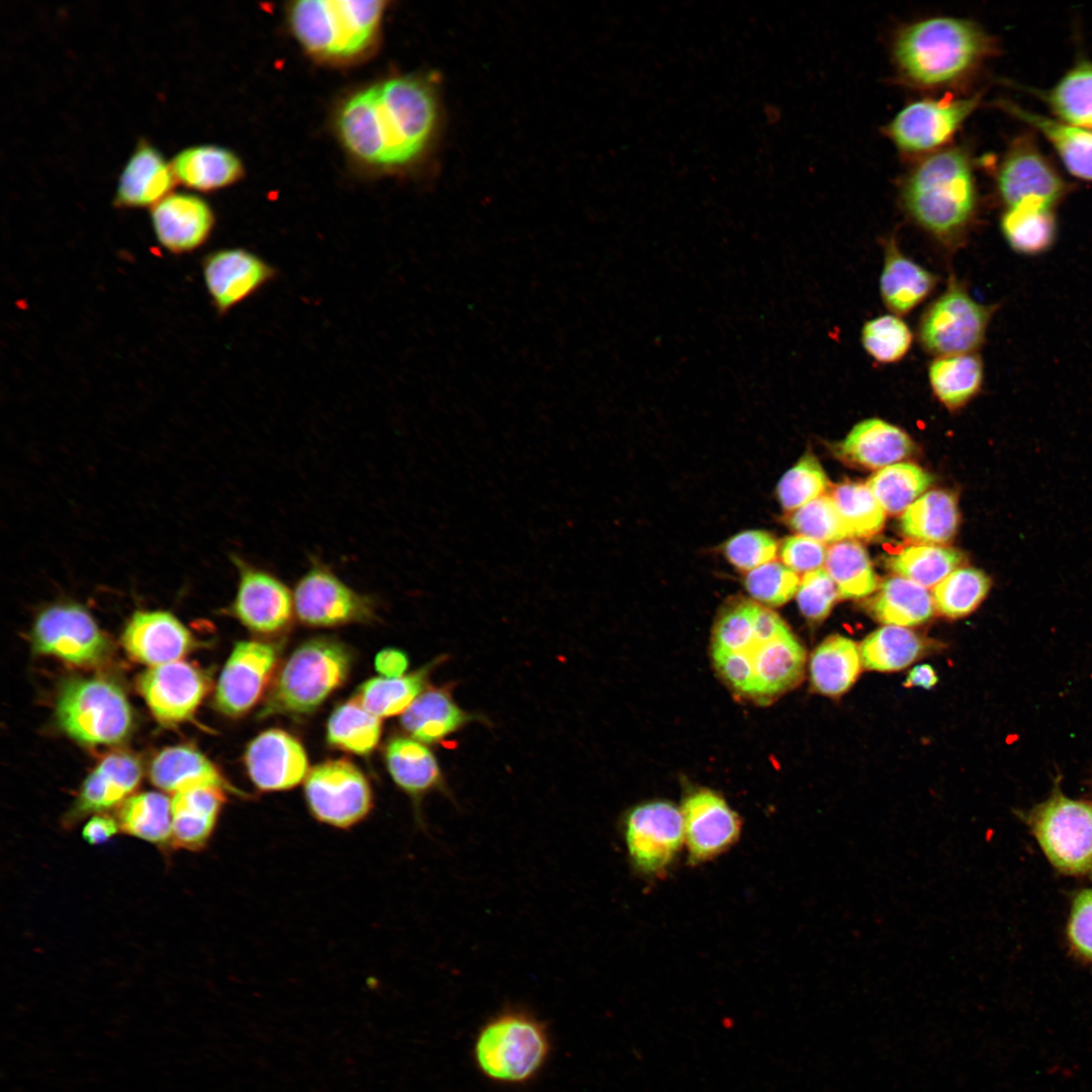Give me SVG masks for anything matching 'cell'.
Masks as SVG:
<instances>
[{
  "instance_id": "obj_1",
  "label": "cell",
  "mask_w": 1092,
  "mask_h": 1092,
  "mask_svg": "<svg viewBox=\"0 0 1092 1092\" xmlns=\"http://www.w3.org/2000/svg\"><path fill=\"white\" fill-rule=\"evenodd\" d=\"M712 658L738 696L768 704L802 680L806 652L787 623L751 599L721 608L712 632Z\"/></svg>"
},
{
  "instance_id": "obj_2",
  "label": "cell",
  "mask_w": 1092,
  "mask_h": 1092,
  "mask_svg": "<svg viewBox=\"0 0 1092 1092\" xmlns=\"http://www.w3.org/2000/svg\"><path fill=\"white\" fill-rule=\"evenodd\" d=\"M434 86L414 76L395 77L352 95L340 108L337 128L347 150L379 167L416 161L437 130Z\"/></svg>"
},
{
  "instance_id": "obj_3",
  "label": "cell",
  "mask_w": 1092,
  "mask_h": 1092,
  "mask_svg": "<svg viewBox=\"0 0 1092 1092\" xmlns=\"http://www.w3.org/2000/svg\"><path fill=\"white\" fill-rule=\"evenodd\" d=\"M994 40L978 24L937 16L904 27L894 43V58L904 78L921 87L954 83L972 73L994 52Z\"/></svg>"
},
{
  "instance_id": "obj_4",
  "label": "cell",
  "mask_w": 1092,
  "mask_h": 1092,
  "mask_svg": "<svg viewBox=\"0 0 1092 1092\" xmlns=\"http://www.w3.org/2000/svg\"><path fill=\"white\" fill-rule=\"evenodd\" d=\"M902 198L908 214L940 243L957 244L977 209L971 162L960 149L926 157L905 181Z\"/></svg>"
},
{
  "instance_id": "obj_5",
  "label": "cell",
  "mask_w": 1092,
  "mask_h": 1092,
  "mask_svg": "<svg viewBox=\"0 0 1092 1092\" xmlns=\"http://www.w3.org/2000/svg\"><path fill=\"white\" fill-rule=\"evenodd\" d=\"M385 9L379 0H302L288 8L293 35L309 54L348 60L374 41Z\"/></svg>"
},
{
  "instance_id": "obj_6",
  "label": "cell",
  "mask_w": 1092,
  "mask_h": 1092,
  "mask_svg": "<svg viewBox=\"0 0 1092 1092\" xmlns=\"http://www.w3.org/2000/svg\"><path fill=\"white\" fill-rule=\"evenodd\" d=\"M351 663L348 649L337 640L321 637L304 642L280 669L258 717L311 713L344 684Z\"/></svg>"
},
{
  "instance_id": "obj_7",
  "label": "cell",
  "mask_w": 1092,
  "mask_h": 1092,
  "mask_svg": "<svg viewBox=\"0 0 1092 1092\" xmlns=\"http://www.w3.org/2000/svg\"><path fill=\"white\" fill-rule=\"evenodd\" d=\"M550 1042L545 1026L531 1014L504 1011L479 1030L473 1055L479 1071L504 1084H521L537 1075L545 1064Z\"/></svg>"
},
{
  "instance_id": "obj_8",
  "label": "cell",
  "mask_w": 1092,
  "mask_h": 1092,
  "mask_svg": "<svg viewBox=\"0 0 1092 1092\" xmlns=\"http://www.w3.org/2000/svg\"><path fill=\"white\" fill-rule=\"evenodd\" d=\"M58 723L73 739L88 745L122 741L132 725L129 703L122 690L101 677L65 682L56 709Z\"/></svg>"
},
{
  "instance_id": "obj_9",
  "label": "cell",
  "mask_w": 1092,
  "mask_h": 1092,
  "mask_svg": "<svg viewBox=\"0 0 1092 1092\" xmlns=\"http://www.w3.org/2000/svg\"><path fill=\"white\" fill-rule=\"evenodd\" d=\"M996 309L975 300L951 277L945 290L924 310L918 324L922 348L936 357L973 354L983 345Z\"/></svg>"
},
{
  "instance_id": "obj_10",
  "label": "cell",
  "mask_w": 1092,
  "mask_h": 1092,
  "mask_svg": "<svg viewBox=\"0 0 1092 1092\" xmlns=\"http://www.w3.org/2000/svg\"><path fill=\"white\" fill-rule=\"evenodd\" d=\"M1029 825L1043 852L1060 871L1092 872V804L1055 792L1029 815Z\"/></svg>"
},
{
  "instance_id": "obj_11",
  "label": "cell",
  "mask_w": 1092,
  "mask_h": 1092,
  "mask_svg": "<svg viewBox=\"0 0 1092 1092\" xmlns=\"http://www.w3.org/2000/svg\"><path fill=\"white\" fill-rule=\"evenodd\" d=\"M311 815L321 823L347 830L371 812L373 795L362 771L347 759L328 760L312 767L304 780Z\"/></svg>"
},
{
  "instance_id": "obj_12",
  "label": "cell",
  "mask_w": 1092,
  "mask_h": 1092,
  "mask_svg": "<svg viewBox=\"0 0 1092 1092\" xmlns=\"http://www.w3.org/2000/svg\"><path fill=\"white\" fill-rule=\"evenodd\" d=\"M35 652L77 666H94L108 655L110 646L90 613L73 603L42 610L32 628Z\"/></svg>"
},
{
  "instance_id": "obj_13",
  "label": "cell",
  "mask_w": 1092,
  "mask_h": 1092,
  "mask_svg": "<svg viewBox=\"0 0 1092 1092\" xmlns=\"http://www.w3.org/2000/svg\"><path fill=\"white\" fill-rule=\"evenodd\" d=\"M293 601L298 619L313 627L367 622L375 616L373 600L351 588L316 557L296 581Z\"/></svg>"
},
{
  "instance_id": "obj_14",
  "label": "cell",
  "mask_w": 1092,
  "mask_h": 1092,
  "mask_svg": "<svg viewBox=\"0 0 1092 1092\" xmlns=\"http://www.w3.org/2000/svg\"><path fill=\"white\" fill-rule=\"evenodd\" d=\"M623 837L635 869L645 874L661 873L685 841L680 809L665 801L638 805L625 816Z\"/></svg>"
},
{
  "instance_id": "obj_15",
  "label": "cell",
  "mask_w": 1092,
  "mask_h": 1092,
  "mask_svg": "<svg viewBox=\"0 0 1092 1092\" xmlns=\"http://www.w3.org/2000/svg\"><path fill=\"white\" fill-rule=\"evenodd\" d=\"M995 178L998 195L1006 208L1027 198H1037L1055 207L1070 191L1069 184L1029 133L1013 140Z\"/></svg>"
},
{
  "instance_id": "obj_16",
  "label": "cell",
  "mask_w": 1092,
  "mask_h": 1092,
  "mask_svg": "<svg viewBox=\"0 0 1092 1092\" xmlns=\"http://www.w3.org/2000/svg\"><path fill=\"white\" fill-rule=\"evenodd\" d=\"M980 95L945 96L913 102L887 126L892 142L909 154L927 153L946 144L976 109Z\"/></svg>"
},
{
  "instance_id": "obj_17",
  "label": "cell",
  "mask_w": 1092,
  "mask_h": 1092,
  "mask_svg": "<svg viewBox=\"0 0 1092 1092\" xmlns=\"http://www.w3.org/2000/svg\"><path fill=\"white\" fill-rule=\"evenodd\" d=\"M231 560L239 576L231 613L256 633L272 634L285 629L294 611L293 595L286 584L238 554H233Z\"/></svg>"
},
{
  "instance_id": "obj_18",
  "label": "cell",
  "mask_w": 1092,
  "mask_h": 1092,
  "mask_svg": "<svg viewBox=\"0 0 1092 1092\" xmlns=\"http://www.w3.org/2000/svg\"><path fill=\"white\" fill-rule=\"evenodd\" d=\"M208 689L206 674L183 660L152 666L138 679V690L151 712L166 725L190 719Z\"/></svg>"
},
{
  "instance_id": "obj_19",
  "label": "cell",
  "mask_w": 1092,
  "mask_h": 1092,
  "mask_svg": "<svg viewBox=\"0 0 1092 1092\" xmlns=\"http://www.w3.org/2000/svg\"><path fill=\"white\" fill-rule=\"evenodd\" d=\"M201 269L206 291L218 315H224L253 296L276 276L271 265L243 248L208 253Z\"/></svg>"
},
{
  "instance_id": "obj_20",
  "label": "cell",
  "mask_w": 1092,
  "mask_h": 1092,
  "mask_svg": "<svg viewBox=\"0 0 1092 1092\" xmlns=\"http://www.w3.org/2000/svg\"><path fill=\"white\" fill-rule=\"evenodd\" d=\"M278 660L269 643L240 641L220 673L214 695L219 712L230 717L246 714L257 703Z\"/></svg>"
},
{
  "instance_id": "obj_21",
  "label": "cell",
  "mask_w": 1092,
  "mask_h": 1092,
  "mask_svg": "<svg viewBox=\"0 0 1092 1092\" xmlns=\"http://www.w3.org/2000/svg\"><path fill=\"white\" fill-rule=\"evenodd\" d=\"M680 812L689 858L695 863L719 855L740 835L737 813L713 791L702 789L689 794Z\"/></svg>"
},
{
  "instance_id": "obj_22",
  "label": "cell",
  "mask_w": 1092,
  "mask_h": 1092,
  "mask_svg": "<svg viewBox=\"0 0 1092 1092\" xmlns=\"http://www.w3.org/2000/svg\"><path fill=\"white\" fill-rule=\"evenodd\" d=\"M159 244L173 255L192 253L210 238L215 224L210 205L198 195L170 193L151 208Z\"/></svg>"
},
{
  "instance_id": "obj_23",
  "label": "cell",
  "mask_w": 1092,
  "mask_h": 1092,
  "mask_svg": "<svg viewBox=\"0 0 1092 1092\" xmlns=\"http://www.w3.org/2000/svg\"><path fill=\"white\" fill-rule=\"evenodd\" d=\"M245 763L253 784L265 792L291 789L309 771L300 742L280 729L264 731L254 738L246 749Z\"/></svg>"
},
{
  "instance_id": "obj_24",
  "label": "cell",
  "mask_w": 1092,
  "mask_h": 1092,
  "mask_svg": "<svg viewBox=\"0 0 1092 1092\" xmlns=\"http://www.w3.org/2000/svg\"><path fill=\"white\" fill-rule=\"evenodd\" d=\"M121 643L131 658L152 667L180 660L193 647V637L170 612L135 611L122 632Z\"/></svg>"
},
{
  "instance_id": "obj_25",
  "label": "cell",
  "mask_w": 1092,
  "mask_h": 1092,
  "mask_svg": "<svg viewBox=\"0 0 1092 1092\" xmlns=\"http://www.w3.org/2000/svg\"><path fill=\"white\" fill-rule=\"evenodd\" d=\"M142 776V765L133 755L124 752L106 755L84 780L64 818V826L73 827L89 814L119 806L138 788Z\"/></svg>"
},
{
  "instance_id": "obj_26",
  "label": "cell",
  "mask_w": 1092,
  "mask_h": 1092,
  "mask_svg": "<svg viewBox=\"0 0 1092 1092\" xmlns=\"http://www.w3.org/2000/svg\"><path fill=\"white\" fill-rule=\"evenodd\" d=\"M176 183L171 164L148 140L141 139L121 172L113 205L122 209L153 207Z\"/></svg>"
},
{
  "instance_id": "obj_27",
  "label": "cell",
  "mask_w": 1092,
  "mask_h": 1092,
  "mask_svg": "<svg viewBox=\"0 0 1092 1092\" xmlns=\"http://www.w3.org/2000/svg\"><path fill=\"white\" fill-rule=\"evenodd\" d=\"M225 800V791L216 787H197L175 794L171 848L203 849L214 832Z\"/></svg>"
},
{
  "instance_id": "obj_28",
  "label": "cell",
  "mask_w": 1092,
  "mask_h": 1092,
  "mask_svg": "<svg viewBox=\"0 0 1092 1092\" xmlns=\"http://www.w3.org/2000/svg\"><path fill=\"white\" fill-rule=\"evenodd\" d=\"M913 442L900 428L880 419L856 424L839 444L840 457L870 469H882L906 458Z\"/></svg>"
},
{
  "instance_id": "obj_29",
  "label": "cell",
  "mask_w": 1092,
  "mask_h": 1092,
  "mask_svg": "<svg viewBox=\"0 0 1092 1092\" xmlns=\"http://www.w3.org/2000/svg\"><path fill=\"white\" fill-rule=\"evenodd\" d=\"M150 779L156 787L174 795L197 787H216L242 795L206 756L184 745L160 751L151 763Z\"/></svg>"
},
{
  "instance_id": "obj_30",
  "label": "cell",
  "mask_w": 1092,
  "mask_h": 1092,
  "mask_svg": "<svg viewBox=\"0 0 1092 1092\" xmlns=\"http://www.w3.org/2000/svg\"><path fill=\"white\" fill-rule=\"evenodd\" d=\"M937 280L935 274L904 255L895 240L886 242L880 293L892 312H910L928 297Z\"/></svg>"
},
{
  "instance_id": "obj_31",
  "label": "cell",
  "mask_w": 1092,
  "mask_h": 1092,
  "mask_svg": "<svg viewBox=\"0 0 1092 1092\" xmlns=\"http://www.w3.org/2000/svg\"><path fill=\"white\" fill-rule=\"evenodd\" d=\"M170 164L178 183L200 192L233 185L244 173L242 162L235 153L214 145L185 148Z\"/></svg>"
},
{
  "instance_id": "obj_32",
  "label": "cell",
  "mask_w": 1092,
  "mask_h": 1092,
  "mask_svg": "<svg viewBox=\"0 0 1092 1092\" xmlns=\"http://www.w3.org/2000/svg\"><path fill=\"white\" fill-rule=\"evenodd\" d=\"M1008 113L1036 129L1054 148L1066 169L1092 182V131L1050 118L1012 104H1001Z\"/></svg>"
},
{
  "instance_id": "obj_33",
  "label": "cell",
  "mask_w": 1092,
  "mask_h": 1092,
  "mask_svg": "<svg viewBox=\"0 0 1092 1092\" xmlns=\"http://www.w3.org/2000/svg\"><path fill=\"white\" fill-rule=\"evenodd\" d=\"M385 760L395 784L412 797L415 803H419L429 792L443 787L436 757L417 739H391L385 749Z\"/></svg>"
},
{
  "instance_id": "obj_34",
  "label": "cell",
  "mask_w": 1092,
  "mask_h": 1092,
  "mask_svg": "<svg viewBox=\"0 0 1092 1092\" xmlns=\"http://www.w3.org/2000/svg\"><path fill=\"white\" fill-rule=\"evenodd\" d=\"M1054 208L1037 198H1027L1007 207L1000 228L1010 248L1028 256L1050 250L1057 237Z\"/></svg>"
},
{
  "instance_id": "obj_35",
  "label": "cell",
  "mask_w": 1092,
  "mask_h": 1092,
  "mask_svg": "<svg viewBox=\"0 0 1092 1092\" xmlns=\"http://www.w3.org/2000/svg\"><path fill=\"white\" fill-rule=\"evenodd\" d=\"M959 525V510L953 494L930 490L917 498L900 519V530L908 538L943 544L952 539Z\"/></svg>"
},
{
  "instance_id": "obj_36",
  "label": "cell",
  "mask_w": 1092,
  "mask_h": 1092,
  "mask_svg": "<svg viewBox=\"0 0 1092 1092\" xmlns=\"http://www.w3.org/2000/svg\"><path fill=\"white\" fill-rule=\"evenodd\" d=\"M861 665L859 648L853 640L841 635L830 636L811 655L812 686L825 696L842 695L856 680Z\"/></svg>"
},
{
  "instance_id": "obj_37",
  "label": "cell",
  "mask_w": 1092,
  "mask_h": 1092,
  "mask_svg": "<svg viewBox=\"0 0 1092 1092\" xmlns=\"http://www.w3.org/2000/svg\"><path fill=\"white\" fill-rule=\"evenodd\" d=\"M870 610L882 623L908 627L928 621L935 608L927 588L898 575L883 581Z\"/></svg>"
},
{
  "instance_id": "obj_38",
  "label": "cell",
  "mask_w": 1092,
  "mask_h": 1092,
  "mask_svg": "<svg viewBox=\"0 0 1092 1092\" xmlns=\"http://www.w3.org/2000/svg\"><path fill=\"white\" fill-rule=\"evenodd\" d=\"M928 380L941 403L951 410L959 408L982 387V358L977 353L935 357L928 366Z\"/></svg>"
},
{
  "instance_id": "obj_39",
  "label": "cell",
  "mask_w": 1092,
  "mask_h": 1092,
  "mask_svg": "<svg viewBox=\"0 0 1092 1092\" xmlns=\"http://www.w3.org/2000/svg\"><path fill=\"white\" fill-rule=\"evenodd\" d=\"M469 719L443 690L422 693L402 713L400 723L415 739L432 743L455 732Z\"/></svg>"
},
{
  "instance_id": "obj_40",
  "label": "cell",
  "mask_w": 1092,
  "mask_h": 1092,
  "mask_svg": "<svg viewBox=\"0 0 1092 1092\" xmlns=\"http://www.w3.org/2000/svg\"><path fill=\"white\" fill-rule=\"evenodd\" d=\"M119 829L162 848L171 846L172 800L158 792H143L125 799L117 810Z\"/></svg>"
},
{
  "instance_id": "obj_41",
  "label": "cell",
  "mask_w": 1092,
  "mask_h": 1092,
  "mask_svg": "<svg viewBox=\"0 0 1092 1092\" xmlns=\"http://www.w3.org/2000/svg\"><path fill=\"white\" fill-rule=\"evenodd\" d=\"M1039 97L1059 120L1092 131V62H1078Z\"/></svg>"
},
{
  "instance_id": "obj_42",
  "label": "cell",
  "mask_w": 1092,
  "mask_h": 1092,
  "mask_svg": "<svg viewBox=\"0 0 1092 1092\" xmlns=\"http://www.w3.org/2000/svg\"><path fill=\"white\" fill-rule=\"evenodd\" d=\"M928 646L923 638L908 628L888 625L871 633L858 648L864 668L894 671L917 660Z\"/></svg>"
},
{
  "instance_id": "obj_43",
  "label": "cell",
  "mask_w": 1092,
  "mask_h": 1092,
  "mask_svg": "<svg viewBox=\"0 0 1092 1092\" xmlns=\"http://www.w3.org/2000/svg\"><path fill=\"white\" fill-rule=\"evenodd\" d=\"M825 569L837 587L839 599L863 598L878 588L879 579L868 552L853 540H842L828 548Z\"/></svg>"
},
{
  "instance_id": "obj_44",
  "label": "cell",
  "mask_w": 1092,
  "mask_h": 1092,
  "mask_svg": "<svg viewBox=\"0 0 1092 1092\" xmlns=\"http://www.w3.org/2000/svg\"><path fill=\"white\" fill-rule=\"evenodd\" d=\"M381 720L353 698L338 706L327 726V739L333 746L355 754L370 753L381 735Z\"/></svg>"
},
{
  "instance_id": "obj_45",
  "label": "cell",
  "mask_w": 1092,
  "mask_h": 1092,
  "mask_svg": "<svg viewBox=\"0 0 1092 1092\" xmlns=\"http://www.w3.org/2000/svg\"><path fill=\"white\" fill-rule=\"evenodd\" d=\"M933 477L912 463H895L878 470L867 481L884 511L904 513L930 486Z\"/></svg>"
},
{
  "instance_id": "obj_46",
  "label": "cell",
  "mask_w": 1092,
  "mask_h": 1092,
  "mask_svg": "<svg viewBox=\"0 0 1092 1092\" xmlns=\"http://www.w3.org/2000/svg\"><path fill=\"white\" fill-rule=\"evenodd\" d=\"M963 554L938 545H914L888 559V566L899 576L930 588L957 569Z\"/></svg>"
},
{
  "instance_id": "obj_47",
  "label": "cell",
  "mask_w": 1092,
  "mask_h": 1092,
  "mask_svg": "<svg viewBox=\"0 0 1092 1092\" xmlns=\"http://www.w3.org/2000/svg\"><path fill=\"white\" fill-rule=\"evenodd\" d=\"M429 669L398 677H375L365 681L357 698L372 714L388 717L403 713L424 690Z\"/></svg>"
},
{
  "instance_id": "obj_48",
  "label": "cell",
  "mask_w": 1092,
  "mask_h": 1092,
  "mask_svg": "<svg viewBox=\"0 0 1092 1092\" xmlns=\"http://www.w3.org/2000/svg\"><path fill=\"white\" fill-rule=\"evenodd\" d=\"M851 538L867 539L882 531L886 512L867 484L845 482L830 492Z\"/></svg>"
},
{
  "instance_id": "obj_49",
  "label": "cell",
  "mask_w": 1092,
  "mask_h": 1092,
  "mask_svg": "<svg viewBox=\"0 0 1092 1092\" xmlns=\"http://www.w3.org/2000/svg\"><path fill=\"white\" fill-rule=\"evenodd\" d=\"M990 577L974 567L957 568L932 589L934 608L949 618L972 613L986 598Z\"/></svg>"
},
{
  "instance_id": "obj_50",
  "label": "cell",
  "mask_w": 1092,
  "mask_h": 1092,
  "mask_svg": "<svg viewBox=\"0 0 1092 1092\" xmlns=\"http://www.w3.org/2000/svg\"><path fill=\"white\" fill-rule=\"evenodd\" d=\"M786 523L797 534L823 544L851 538L830 495L822 494L794 512L788 513Z\"/></svg>"
},
{
  "instance_id": "obj_51",
  "label": "cell",
  "mask_w": 1092,
  "mask_h": 1092,
  "mask_svg": "<svg viewBox=\"0 0 1092 1092\" xmlns=\"http://www.w3.org/2000/svg\"><path fill=\"white\" fill-rule=\"evenodd\" d=\"M829 486L827 475L818 459L810 452L804 454L777 484V497L788 513L821 496Z\"/></svg>"
},
{
  "instance_id": "obj_52",
  "label": "cell",
  "mask_w": 1092,
  "mask_h": 1092,
  "mask_svg": "<svg viewBox=\"0 0 1092 1092\" xmlns=\"http://www.w3.org/2000/svg\"><path fill=\"white\" fill-rule=\"evenodd\" d=\"M860 340L863 349L875 361L892 364L906 356L910 350L913 335L909 326L901 317L884 314L864 323Z\"/></svg>"
},
{
  "instance_id": "obj_53",
  "label": "cell",
  "mask_w": 1092,
  "mask_h": 1092,
  "mask_svg": "<svg viewBox=\"0 0 1092 1092\" xmlns=\"http://www.w3.org/2000/svg\"><path fill=\"white\" fill-rule=\"evenodd\" d=\"M800 577L783 562L776 559L749 572L743 584L751 600L764 607H779L796 596Z\"/></svg>"
},
{
  "instance_id": "obj_54",
  "label": "cell",
  "mask_w": 1092,
  "mask_h": 1092,
  "mask_svg": "<svg viewBox=\"0 0 1092 1092\" xmlns=\"http://www.w3.org/2000/svg\"><path fill=\"white\" fill-rule=\"evenodd\" d=\"M780 543L768 532L747 530L732 536L723 546L728 562L741 572H749L776 559Z\"/></svg>"
},
{
  "instance_id": "obj_55",
  "label": "cell",
  "mask_w": 1092,
  "mask_h": 1092,
  "mask_svg": "<svg viewBox=\"0 0 1092 1092\" xmlns=\"http://www.w3.org/2000/svg\"><path fill=\"white\" fill-rule=\"evenodd\" d=\"M798 607L809 621L820 622L839 599L837 587L825 568L803 574L796 594Z\"/></svg>"
},
{
  "instance_id": "obj_56",
  "label": "cell",
  "mask_w": 1092,
  "mask_h": 1092,
  "mask_svg": "<svg viewBox=\"0 0 1092 1092\" xmlns=\"http://www.w3.org/2000/svg\"><path fill=\"white\" fill-rule=\"evenodd\" d=\"M827 551L823 543L799 534L786 537L779 545L781 562L798 574L822 568Z\"/></svg>"
},
{
  "instance_id": "obj_57",
  "label": "cell",
  "mask_w": 1092,
  "mask_h": 1092,
  "mask_svg": "<svg viewBox=\"0 0 1092 1092\" xmlns=\"http://www.w3.org/2000/svg\"><path fill=\"white\" fill-rule=\"evenodd\" d=\"M1068 932L1074 947L1092 960V889L1084 890L1076 896Z\"/></svg>"
},
{
  "instance_id": "obj_58",
  "label": "cell",
  "mask_w": 1092,
  "mask_h": 1092,
  "mask_svg": "<svg viewBox=\"0 0 1092 1092\" xmlns=\"http://www.w3.org/2000/svg\"><path fill=\"white\" fill-rule=\"evenodd\" d=\"M119 830L116 818L104 814H97L85 824L82 836L85 841L92 845L102 844L110 840Z\"/></svg>"
},
{
  "instance_id": "obj_59",
  "label": "cell",
  "mask_w": 1092,
  "mask_h": 1092,
  "mask_svg": "<svg viewBox=\"0 0 1092 1092\" xmlns=\"http://www.w3.org/2000/svg\"><path fill=\"white\" fill-rule=\"evenodd\" d=\"M407 665L405 653L395 648H385L375 657L376 670L389 678L402 676Z\"/></svg>"
},
{
  "instance_id": "obj_60",
  "label": "cell",
  "mask_w": 1092,
  "mask_h": 1092,
  "mask_svg": "<svg viewBox=\"0 0 1092 1092\" xmlns=\"http://www.w3.org/2000/svg\"><path fill=\"white\" fill-rule=\"evenodd\" d=\"M937 675L929 664H918L908 673L904 686L930 689L937 682Z\"/></svg>"
}]
</instances>
